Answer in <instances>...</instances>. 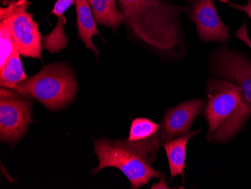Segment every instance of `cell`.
I'll return each mask as SVG.
<instances>
[{
	"label": "cell",
	"instance_id": "ac0fdd59",
	"mask_svg": "<svg viewBox=\"0 0 251 189\" xmlns=\"http://www.w3.org/2000/svg\"><path fill=\"white\" fill-rule=\"evenodd\" d=\"M234 8L241 10L242 12H245L251 19V2H248L246 5H238V4H230Z\"/></svg>",
	"mask_w": 251,
	"mask_h": 189
},
{
	"label": "cell",
	"instance_id": "9c48e42d",
	"mask_svg": "<svg viewBox=\"0 0 251 189\" xmlns=\"http://www.w3.org/2000/svg\"><path fill=\"white\" fill-rule=\"evenodd\" d=\"M191 19L204 42L226 43L230 39L229 29L218 15L214 0H197L193 5Z\"/></svg>",
	"mask_w": 251,
	"mask_h": 189
},
{
	"label": "cell",
	"instance_id": "d6986e66",
	"mask_svg": "<svg viewBox=\"0 0 251 189\" xmlns=\"http://www.w3.org/2000/svg\"><path fill=\"white\" fill-rule=\"evenodd\" d=\"M152 189H170L169 186H167L166 183V178H162L161 180L159 183H155L153 186H151Z\"/></svg>",
	"mask_w": 251,
	"mask_h": 189
},
{
	"label": "cell",
	"instance_id": "6da1fadb",
	"mask_svg": "<svg viewBox=\"0 0 251 189\" xmlns=\"http://www.w3.org/2000/svg\"><path fill=\"white\" fill-rule=\"evenodd\" d=\"M124 23L133 34L155 50H184L180 15L181 6L163 0H118Z\"/></svg>",
	"mask_w": 251,
	"mask_h": 189
},
{
	"label": "cell",
	"instance_id": "2e32d148",
	"mask_svg": "<svg viewBox=\"0 0 251 189\" xmlns=\"http://www.w3.org/2000/svg\"><path fill=\"white\" fill-rule=\"evenodd\" d=\"M12 12L9 5L1 7L0 14V42H1V57H0V70L5 66L13 53L15 47L13 32L11 27Z\"/></svg>",
	"mask_w": 251,
	"mask_h": 189
},
{
	"label": "cell",
	"instance_id": "ffe728a7",
	"mask_svg": "<svg viewBox=\"0 0 251 189\" xmlns=\"http://www.w3.org/2000/svg\"><path fill=\"white\" fill-rule=\"evenodd\" d=\"M248 2H251V0H248Z\"/></svg>",
	"mask_w": 251,
	"mask_h": 189
},
{
	"label": "cell",
	"instance_id": "7c38bea8",
	"mask_svg": "<svg viewBox=\"0 0 251 189\" xmlns=\"http://www.w3.org/2000/svg\"><path fill=\"white\" fill-rule=\"evenodd\" d=\"M75 4L79 37L87 49L92 51L98 57L100 52L93 42L92 38L96 35L100 36V33L94 19L91 5L89 0H75Z\"/></svg>",
	"mask_w": 251,
	"mask_h": 189
},
{
	"label": "cell",
	"instance_id": "277c9868",
	"mask_svg": "<svg viewBox=\"0 0 251 189\" xmlns=\"http://www.w3.org/2000/svg\"><path fill=\"white\" fill-rule=\"evenodd\" d=\"M94 150L100 163L94 173L96 174L107 167L118 169L127 178L132 189L148 185L153 178L165 177L163 172L152 167L143 155L126 140L102 138L94 141Z\"/></svg>",
	"mask_w": 251,
	"mask_h": 189
},
{
	"label": "cell",
	"instance_id": "7a4b0ae2",
	"mask_svg": "<svg viewBox=\"0 0 251 189\" xmlns=\"http://www.w3.org/2000/svg\"><path fill=\"white\" fill-rule=\"evenodd\" d=\"M203 116L208 122L206 139L214 143L229 142L246 125L251 115L239 86L225 80H208Z\"/></svg>",
	"mask_w": 251,
	"mask_h": 189
},
{
	"label": "cell",
	"instance_id": "8fae6325",
	"mask_svg": "<svg viewBox=\"0 0 251 189\" xmlns=\"http://www.w3.org/2000/svg\"><path fill=\"white\" fill-rule=\"evenodd\" d=\"M75 2V0H57L52 13L58 18L56 26L50 34L42 36L44 49L50 53H58L68 46V39L65 32L66 18L64 13L66 10Z\"/></svg>",
	"mask_w": 251,
	"mask_h": 189
},
{
	"label": "cell",
	"instance_id": "8992f818",
	"mask_svg": "<svg viewBox=\"0 0 251 189\" xmlns=\"http://www.w3.org/2000/svg\"><path fill=\"white\" fill-rule=\"evenodd\" d=\"M29 5L26 0H19L9 3L12 12L11 27L14 40L21 55L42 60V35L39 24L33 20V15L26 11Z\"/></svg>",
	"mask_w": 251,
	"mask_h": 189
},
{
	"label": "cell",
	"instance_id": "5b68a950",
	"mask_svg": "<svg viewBox=\"0 0 251 189\" xmlns=\"http://www.w3.org/2000/svg\"><path fill=\"white\" fill-rule=\"evenodd\" d=\"M32 101L30 97L12 89L0 90V139L15 143L26 134L32 122Z\"/></svg>",
	"mask_w": 251,
	"mask_h": 189
},
{
	"label": "cell",
	"instance_id": "4fadbf2b",
	"mask_svg": "<svg viewBox=\"0 0 251 189\" xmlns=\"http://www.w3.org/2000/svg\"><path fill=\"white\" fill-rule=\"evenodd\" d=\"M200 131H193L190 135L175 138L163 145L170 169V182L173 181V179L177 176L184 177L187 143L191 138L198 135Z\"/></svg>",
	"mask_w": 251,
	"mask_h": 189
},
{
	"label": "cell",
	"instance_id": "9a60e30c",
	"mask_svg": "<svg viewBox=\"0 0 251 189\" xmlns=\"http://www.w3.org/2000/svg\"><path fill=\"white\" fill-rule=\"evenodd\" d=\"M19 49L15 42L13 53L5 63V66L0 70V84L1 87L12 89L18 84L28 79L23 66Z\"/></svg>",
	"mask_w": 251,
	"mask_h": 189
},
{
	"label": "cell",
	"instance_id": "52a82bcc",
	"mask_svg": "<svg viewBox=\"0 0 251 189\" xmlns=\"http://www.w3.org/2000/svg\"><path fill=\"white\" fill-rule=\"evenodd\" d=\"M213 66L218 76L242 89L245 101L251 107V62L246 56L221 48L214 54Z\"/></svg>",
	"mask_w": 251,
	"mask_h": 189
},
{
	"label": "cell",
	"instance_id": "30bf717a",
	"mask_svg": "<svg viewBox=\"0 0 251 189\" xmlns=\"http://www.w3.org/2000/svg\"><path fill=\"white\" fill-rule=\"evenodd\" d=\"M125 140L152 164L162 146L161 124L148 118H135L131 123L129 137Z\"/></svg>",
	"mask_w": 251,
	"mask_h": 189
},
{
	"label": "cell",
	"instance_id": "3957f363",
	"mask_svg": "<svg viewBox=\"0 0 251 189\" xmlns=\"http://www.w3.org/2000/svg\"><path fill=\"white\" fill-rule=\"evenodd\" d=\"M13 90L36 99L50 111L60 110L73 102L77 83L71 68L64 63H50L39 73L18 83Z\"/></svg>",
	"mask_w": 251,
	"mask_h": 189
},
{
	"label": "cell",
	"instance_id": "ba28073f",
	"mask_svg": "<svg viewBox=\"0 0 251 189\" xmlns=\"http://www.w3.org/2000/svg\"><path fill=\"white\" fill-rule=\"evenodd\" d=\"M204 104V99H194L166 111L160 123L162 146L175 138L190 135L193 122L202 112Z\"/></svg>",
	"mask_w": 251,
	"mask_h": 189
},
{
	"label": "cell",
	"instance_id": "5bb4252c",
	"mask_svg": "<svg viewBox=\"0 0 251 189\" xmlns=\"http://www.w3.org/2000/svg\"><path fill=\"white\" fill-rule=\"evenodd\" d=\"M89 2L98 25L115 30L124 23V15L117 6L116 0H89Z\"/></svg>",
	"mask_w": 251,
	"mask_h": 189
},
{
	"label": "cell",
	"instance_id": "e0dca14e",
	"mask_svg": "<svg viewBox=\"0 0 251 189\" xmlns=\"http://www.w3.org/2000/svg\"><path fill=\"white\" fill-rule=\"evenodd\" d=\"M235 36L239 40L242 41L244 43L246 44L247 46L251 49V40L248 36V29H247V24L244 23L239 29H237L235 32Z\"/></svg>",
	"mask_w": 251,
	"mask_h": 189
}]
</instances>
